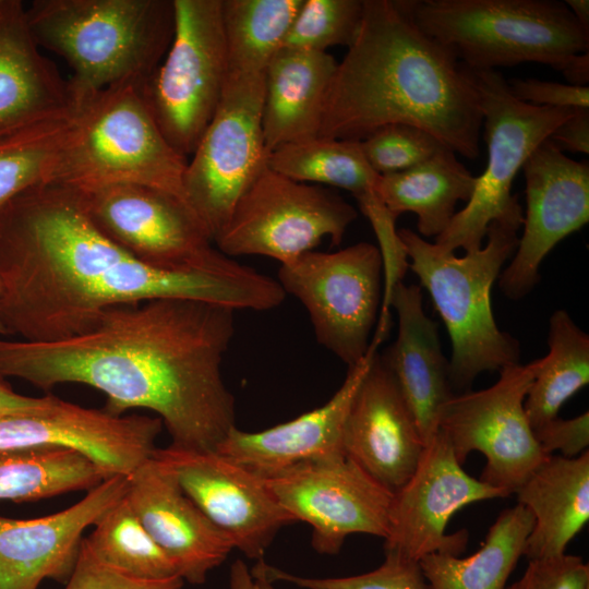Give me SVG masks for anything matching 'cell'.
<instances>
[{
  "label": "cell",
  "mask_w": 589,
  "mask_h": 589,
  "mask_svg": "<svg viewBox=\"0 0 589 589\" xmlns=\"http://www.w3.org/2000/svg\"><path fill=\"white\" fill-rule=\"evenodd\" d=\"M0 320L8 335L55 342L88 332L109 308L191 299L265 311L273 279L233 260L214 271L147 266L93 221L77 189L43 183L0 208Z\"/></svg>",
  "instance_id": "1"
},
{
  "label": "cell",
  "mask_w": 589,
  "mask_h": 589,
  "mask_svg": "<svg viewBox=\"0 0 589 589\" xmlns=\"http://www.w3.org/2000/svg\"><path fill=\"white\" fill-rule=\"evenodd\" d=\"M236 310L191 299H149L107 309L86 333L55 342L0 337V376L43 390L65 383L106 396L105 411H154L171 446L215 450L236 425L221 374Z\"/></svg>",
  "instance_id": "2"
},
{
  "label": "cell",
  "mask_w": 589,
  "mask_h": 589,
  "mask_svg": "<svg viewBox=\"0 0 589 589\" xmlns=\"http://www.w3.org/2000/svg\"><path fill=\"white\" fill-rule=\"evenodd\" d=\"M394 123L421 128L466 158L479 156L483 117L472 71L416 24L407 1L363 0L318 134L362 141Z\"/></svg>",
  "instance_id": "3"
},
{
  "label": "cell",
  "mask_w": 589,
  "mask_h": 589,
  "mask_svg": "<svg viewBox=\"0 0 589 589\" xmlns=\"http://www.w3.org/2000/svg\"><path fill=\"white\" fill-rule=\"evenodd\" d=\"M26 19L37 45L72 70L74 103L118 83L145 81L175 32L173 0H35Z\"/></svg>",
  "instance_id": "4"
},
{
  "label": "cell",
  "mask_w": 589,
  "mask_h": 589,
  "mask_svg": "<svg viewBox=\"0 0 589 589\" xmlns=\"http://www.w3.org/2000/svg\"><path fill=\"white\" fill-rule=\"evenodd\" d=\"M517 228L493 221L481 249L456 256L417 232L397 230L408 267L417 275L446 325L450 342L449 378L465 389L483 372L519 363L520 347L494 318L491 289L518 245Z\"/></svg>",
  "instance_id": "5"
},
{
  "label": "cell",
  "mask_w": 589,
  "mask_h": 589,
  "mask_svg": "<svg viewBox=\"0 0 589 589\" xmlns=\"http://www.w3.org/2000/svg\"><path fill=\"white\" fill-rule=\"evenodd\" d=\"M187 163L159 130L140 83L122 82L74 103L71 128L49 182L79 189L141 184L185 202Z\"/></svg>",
  "instance_id": "6"
},
{
  "label": "cell",
  "mask_w": 589,
  "mask_h": 589,
  "mask_svg": "<svg viewBox=\"0 0 589 589\" xmlns=\"http://www.w3.org/2000/svg\"><path fill=\"white\" fill-rule=\"evenodd\" d=\"M416 24L471 70L538 62L562 70L589 31L555 0L407 1Z\"/></svg>",
  "instance_id": "7"
},
{
  "label": "cell",
  "mask_w": 589,
  "mask_h": 589,
  "mask_svg": "<svg viewBox=\"0 0 589 589\" xmlns=\"http://www.w3.org/2000/svg\"><path fill=\"white\" fill-rule=\"evenodd\" d=\"M471 71L480 97L488 163L466 206L435 238L434 244L446 252L481 249L493 221L517 229L522 226V207L510 192L513 181L531 153L575 110L529 105L512 94L501 72Z\"/></svg>",
  "instance_id": "8"
},
{
  "label": "cell",
  "mask_w": 589,
  "mask_h": 589,
  "mask_svg": "<svg viewBox=\"0 0 589 589\" xmlns=\"http://www.w3.org/2000/svg\"><path fill=\"white\" fill-rule=\"evenodd\" d=\"M171 44L142 83V97L168 143L195 151L220 103L229 67L221 0H173Z\"/></svg>",
  "instance_id": "9"
},
{
  "label": "cell",
  "mask_w": 589,
  "mask_h": 589,
  "mask_svg": "<svg viewBox=\"0 0 589 589\" xmlns=\"http://www.w3.org/2000/svg\"><path fill=\"white\" fill-rule=\"evenodd\" d=\"M357 216L356 208L337 193L291 180L266 165L214 243L229 257L262 255L281 265L313 251L324 238L339 245Z\"/></svg>",
  "instance_id": "10"
},
{
  "label": "cell",
  "mask_w": 589,
  "mask_h": 589,
  "mask_svg": "<svg viewBox=\"0 0 589 589\" xmlns=\"http://www.w3.org/2000/svg\"><path fill=\"white\" fill-rule=\"evenodd\" d=\"M278 283L305 308L316 340L348 368L364 359L383 296L378 248L359 242L281 264Z\"/></svg>",
  "instance_id": "11"
},
{
  "label": "cell",
  "mask_w": 589,
  "mask_h": 589,
  "mask_svg": "<svg viewBox=\"0 0 589 589\" xmlns=\"http://www.w3.org/2000/svg\"><path fill=\"white\" fill-rule=\"evenodd\" d=\"M264 73H230L218 108L187 163L183 190L213 242L267 165L262 128Z\"/></svg>",
  "instance_id": "12"
},
{
  "label": "cell",
  "mask_w": 589,
  "mask_h": 589,
  "mask_svg": "<svg viewBox=\"0 0 589 589\" xmlns=\"http://www.w3.org/2000/svg\"><path fill=\"white\" fill-rule=\"evenodd\" d=\"M539 361L501 369L488 388L455 394L441 409L437 422L457 460L480 452L484 483L508 497L548 455L541 450L527 419L524 402ZM550 456V455H549Z\"/></svg>",
  "instance_id": "13"
},
{
  "label": "cell",
  "mask_w": 589,
  "mask_h": 589,
  "mask_svg": "<svg viewBox=\"0 0 589 589\" xmlns=\"http://www.w3.org/2000/svg\"><path fill=\"white\" fill-rule=\"evenodd\" d=\"M95 225L141 263L171 272L220 269L235 259L213 239L181 199L141 184L79 189Z\"/></svg>",
  "instance_id": "14"
},
{
  "label": "cell",
  "mask_w": 589,
  "mask_h": 589,
  "mask_svg": "<svg viewBox=\"0 0 589 589\" xmlns=\"http://www.w3.org/2000/svg\"><path fill=\"white\" fill-rule=\"evenodd\" d=\"M263 479L283 509L312 528L311 544L321 554H337L353 533L387 536L394 494L346 456Z\"/></svg>",
  "instance_id": "15"
},
{
  "label": "cell",
  "mask_w": 589,
  "mask_h": 589,
  "mask_svg": "<svg viewBox=\"0 0 589 589\" xmlns=\"http://www.w3.org/2000/svg\"><path fill=\"white\" fill-rule=\"evenodd\" d=\"M504 497L503 493L469 476L447 438L437 431L425 444L408 481L394 493L384 552L420 561L438 553L459 556L468 532L446 533L453 515L476 502Z\"/></svg>",
  "instance_id": "16"
},
{
  "label": "cell",
  "mask_w": 589,
  "mask_h": 589,
  "mask_svg": "<svg viewBox=\"0 0 589 589\" xmlns=\"http://www.w3.org/2000/svg\"><path fill=\"white\" fill-rule=\"evenodd\" d=\"M153 458L184 493L251 560L264 558L278 531L293 518L283 509L264 479L216 450L167 446Z\"/></svg>",
  "instance_id": "17"
},
{
  "label": "cell",
  "mask_w": 589,
  "mask_h": 589,
  "mask_svg": "<svg viewBox=\"0 0 589 589\" xmlns=\"http://www.w3.org/2000/svg\"><path fill=\"white\" fill-rule=\"evenodd\" d=\"M521 169L527 202L524 233L498 281L503 293L512 300L526 297L534 288L546 254L589 221L587 160L567 157L546 139Z\"/></svg>",
  "instance_id": "18"
},
{
  "label": "cell",
  "mask_w": 589,
  "mask_h": 589,
  "mask_svg": "<svg viewBox=\"0 0 589 589\" xmlns=\"http://www.w3.org/2000/svg\"><path fill=\"white\" fill-rule=\"evenodd\" d=\"M161 429L158 417L113 416L59 398L44 410L0 414V450L67 446L109 476H129L153 456Z\"/></svg>",
  "instance_id": "19"
},
{
  "label": "cell",
  "mask_w": 589,
  "mask_h": 589,
  "mask_svg": "<svg viewBox=\"0 0 589 589\" xmlns=\"http://www.w3.org/2000/svg\"><path fill=\"white\" fill-rule=\"evenodd\" d=\"M128 476L115 474L60 512L32 519L0 516V589H38L45 579L67 584L83 532L120 501Z\"/></svg>",
  "instance_id": "20"
},
{
  "label": "cell",
  "mask_w": 589,
  "mask_h": 589,
  "mask_svg": "<svg viewBox=\"0 0 589 589\" xmlns=\"http://www.w3.org/2000/svg\"><path fill=\"white\" fill-rule=\"evenodd\" d=\"M424 446L395 377L376 351L346 417L345 456L394 494L413 473Z\"/></svg>",
  "instance_id": "21"
},
{
  "label": "cell",
  "mask_w": 589,
  "mask_h": 589,
  "mask_svg": "<svg viewBox=\"0 0 589 589\" xmlns=\"http://www.w3.org/2000/svg\"><path fill=\"white\" fill-rule=\"evenodd\" d=\"M124 497L153 540L173 562L179 576L191 585H203L208 574L235 550L153 456L128 476Z\"/></svg>",
  "instance_id": "22"
},
{
  "label": "cell",
  "mask_w": 589,
  "mask_h": 589,
  "mask_svg": "<svg viewBox=\"0 0 589 589\" xmlns=\"http://www.w3.org/2000/svg\"><path fill=\"white\" fill-rule=\"evenodd\" d=\"M381 342L378 338L371 339L364 359L348 368L341 386L324 405L259 432L235 426L215 450L262 478L299 464L344 457L346 417Z\"/></svg>",
  "instance_id": "23"
},
{
  "label": "cell",
  "mask_w": 589,
  "mask_h": 589,
  "mask_svg": "<svg viewBox=\"0 0 589 589\" xmlns=\"http://www.w3.org/2000/svg\"><path fill=\"white\" fill-rule=\"evenodd\" d=\"M74 100L35 41L19 0H0V139L70 113Z\"/></svg>",
  "instance_id": "24"
},
{
  "label": "cell",
  "mask_w": 589,
  "mask_h": 589,
  "mask_svg": "<svg viewBox=\"0 0 589 589\" xmlns=\"http://www.w3.org/2000/svg\"><path fill=\"white\" fill-rule=\"evenodd\" d=\"M389 308L396 311L398 332L381 357L426 444L437 432L441 409L455 395L449 361L442 352L436 322L423 310L420 286L397 283L390 292Z\"/></svg>",
  "instance_id": "25"
},
{
  "label": "cell",
  "mask_w": 589,
  "mask_h": 589,
  "mask_svg": "<svg viewBox=\"0 0 589 589\" xmlns=\"http://www.w3.org/2000/svg\"><path fill=\"white\" fill-rule=\"evenodd\" d=\"M337 68L328 52L281 48L264 73L262 128L268 153L318 134L323 107Z\"/></svg>",
  "instance_id": "26"
},
{
  "label": "cell",
  "mask_w": 589,
  "mask_h": 589,
  "mask_svg": "<svg viewBox=\"0 0 589 589\" xmlns=\"http://www.w3.org/2000/svg\"><path fill=\"white\" fill-rule=\"evenodd\" d=\"M515 495L533 517L524 556L534 560L566 553L589 519V452L574 458L548 456Z\"/></svg>",
  "instance_id": "27"
},
{
  "label": "cell",
  "mask_w": 589,
  "mask_h": 589,
  "mask_svg": "<svg viewBox=\"0 0 589 589\" xmlns=\"http://www.w3.org/2000/svg\"><path fill=\"white\" fill-rule=\"evenodd\" d=\"M476 182L456 154L442 146L411 168L380 176L376 194L395 218L413 213L419 233L436 238L448 227L457 203L469 201Z\"/></svg>",
  "instance_id": "28"
},
{
  "label": "cell",
  "mask_w": 589,
  "mask_h": 589,
  "mask_svg": "<svg viewBox=\"0 0 589 589\" xmlns=\"http://www.w3.org/2000/svg\"><path fill=\"white\" fill-rule=\"evenodd\" d=\"M533 517L522 505L504 509L490 527L481 546L460 557L430 554L419 562L431 589H505L524 556Z\"/></svg>",
  "instance_id": "29"
},
{
  "label": "cell",
  "mask_w": 589,
  "mask_h": 589,
  "mask_svg": "<svg viewBox=\"0 0 589 589\" xmlns=\"http://www.w3.org/2000/svg\"><path fill=\"white\" fill-rule=\"evenodd\" d=\"M109 477L87 455L67 446L0 450V500L24 503L87 492Z\"/></svg>",
  "instance_id": "30"
},
{
  "label": "cell",
  "mask_w": 589,
  "mask_h": 589,
  "mask_svg": "<svg viewBox=\"0 0 589 589\" xmlns=\"http://www.w3.org/2000/svg\"><path fill=\"white\" fill-rule=\"evenodd\" d=\"M548 346L524 402L532 431L557 418L563 404L589 383V336L565 310L550 317Z\"/></svg>",
  "instance_id": "31"
},
{
  "label": "cell",
  "mask_w": 589,
  "mask_h": 589,
  "mask_svg": "<svg viewBox=\"0 0 589 589\" xmlns=\"http://www.w3.org/2000/svg\"><path fill=\"white\" fill-rule=\"evenodd\" d=\"M267 166L298 182L349 191L358 204L377 195L380 175L365 160L360 141L314 135L276 147Z\"/></svg>",
  "instance_id": "32"
},
{
  "label": "cell",
  "mask_w": 589,
  "mask_h": 589,
  "mask_svg": "<svg viewBox=\"0 0 589 589\" xmlns=\"http://www.w3.org/2000/svg\"><path fill=\"white\" fill-rule=\"evenodd\" d=\"M303 0H221L230 73H263L283 48Z\"/></svg>",
  "instance_id": "33"
},
{
  "label": "cell",
  "mask_w": 589,
  "mask_h": 589,
  "mask_svg": "<svg viewBox=\"0 0 589 589\" xmlns=\"http://www.w3.org/2000/svg\"><path fill=\"white\" fill-rule=\"evenodd\" d=\"M84 540L99 561L133 578L164 580L179 576L124 496L97 519Z\"/></svg>",
  "instance_id": "34"
},
{
  "label": "cell",
  "mask_w": 589,
  "mask_h": 589,
  "mask_svg": "<svg viewBox=\"0 0 589 589\" xmlns=\"http://www.w3.org/2000/svg\"><path fill=\"white\" fill-rule=\"evenodd\" d=\"M73 110L0 139V208L24 191L50 181Z\"/></svg>",
  "instance_id": "35"
},
{
  "label": "cell",
  "mask_w": 589,
  "mask_h": 589,
  "mask_svg": "<svg viewBox=\"0 0 589 589\" xmlns=\"http://www.w3.org/2000/svg\"><path fill=\"white\" fill-rule=\"evenodd\" d=\"M362 14L363 0H303L283 48L327 52L333 46L349 47Z\"/></svg>",
  "instance_id": "36"
},
{
  "label": "cell",
  "mask_w": 589,
  "mask_h": 589,
  "mask_svg": "<svg viewBox=\"0 0 589 589\" xmlns=\"http://www.w3.org/2000/svg\"><path fill=\"white\" fill-rule=\"evenodd\" d=\"M383 563L373 570L345 577H305L288 573L263 561L266 577L303 589H431L420 562L384 552Z\"/></svg>",
  "instance_id": "37"
},
{
  "label": "cell",
  "mask_w": 589,
  "mask_h": 589,
  "mask_svg": "<svg viewBox=\"0 0 589 589\" xmlns=\"http://www.w3.org/2000/svg\"><path fill=\"white\" fill-rule=\"evenodd\" d=\"M360 146L372 170L383 176L422 163L443 145L421 128L394 123L372 132L360 141Z\"/></svg>",
  "instance_id": "38"
},
{
  "label": "cell",
  "mask_w": 589,
  "mask_h": 589,
  "mask_svg": "<svg viewBox=\"0 0 589 589\" xmlns=\"http://www.w3.org/2000/svg\"><path fill=\"white\" fill-rule=\"evenodd\" d=\"M180 576L164 580H142L99 561L83 539L75 568L64 589H183Z\"/></svg>",
  "instance_id": "39"
},
{
  "label": "cell",
  "mask_w": 589,
  "mask_h": 589,
  "mask_svg": "<svg viewBox=\"0 0 589 589\" xmlns=\"http://www.w3.org/2000/svg\"><path fill=\"white\" fill-rule=\"evenodd\" d=\"M507 589H589V566L567 553L528 560L522 577Z\"/></svg>",
  "instance_id": "40"
},
{
  "label": "cell",
  "mask_w": 589,
  "mask_h": 589,
  "mask_svg": "<svg viewBox=\"0 0 589 589\" xmlns=\"http://www.w3.org/2000/svg\"><path fill=\"white\" fill-rule=\"evenodd\" d=\"M512 94L519 100L538 107L588 108L589 88L538 79L507 81Z\"/></svg>",
  "instance_id": "41"
},
{
  "label": "cell",
  "mask_w": 589,
  "mask_h": 589,
  "mask_svg": "<svg viewBox=\"0 0 589 589\" xmlns=\"http://www.w3.org/2000/svg\"><path fill=\"white\" fill-rule=\"evenodd\" d=\"M534 437L545 455L560 452L561 456L574 458L588 450L589 412L570 418L560 417L533 431Z\"/></svg>",
  "instance_id": "42"
},
{
  "label": "cell",
  "mask_w": 589,
  "mask_h": 589,
  "mask_svg": "<svg viewBox=\"0 0 589 589\" xmlns=\"http://www.w3.org/2000/svg\"><path fill=\"white\" fill-rule=\"evenodd\" d=\"M563 153H589V109L576 108L549 136Z\"/></svg>",
  "instance_id": "43"
},
{
  "label": "cell",
  "mask_w": 589,
  "mask_h": 589,
  "mask_svg": "<svg viewBox=\"0 0 589 589\" xmlns=\"http://www.w3.org/2000/svg\"><path fill=\"white\" fill-rule=\"evenodd\" d=\"M59 397L52 394L43 397L21 395L0 376V414L44 410L55 405Z\"/></svg>",
  "instance_id": "44"
},
{
  "label": "cell",
  "mask_w": 589,
  "mask_h": 589,
  "mask_svg": "<svg viewBox=\"0 0 589 589\" xmlns=\"http://www.w3.org/2000/svg\"><path fill=\"white\" fill-rule=\"evenodd\" d=\"M263 561H256L249 568L243 561L237 560L230 567L229 589H276L264 573Z\"/></svg>",
  "instance_id": "45"
},
{
  "label": "cell",
  "mask_w": 589,
  "mask_h": 589,
  "mask_svg": "<svg viewBox=\"0 0 589 589\" xmlns=\"http://www.w3.org/2000/svg\"><path fill=\"white\" fill-rule=\"evenodd\" d=\"M572 85L587 86L589 81V53L574 56L561 70Z\"/></svg>",
  "instance_id": "46"
},
{
  "label": "cell",
  "mask_w": 589,
  "mask_h": 589,
  "mask_svg": "<svg viewBox=\"0 0 589 589\" xmlns=\"http://www.w3.org/2000/svg\"><path fill=\"white\" fill-rule=\"evenodd\" d=\"M578 23L589 31V1L588 0H566L564 2Z\"/></svg>",
  "instance_id": "47"
},
{
  "label": "cell",
  "mask_w": 589,
  "mask_h": 589,
  "mask_svg": "<svg viewBox=\"0 0 589 589\" xmlns=\"http://www.w3.org/2000/svg\"><path fill=\"white\" fill-rule=\"evenodd\" d=\"M0 293H1V281H0ZM5 335H8V332H7V329L4 328V326H3V324H2V322H1V320H0V337H1V336H5Z\"/></svg>",
  "instance_id": "48"
}]
</instances>
